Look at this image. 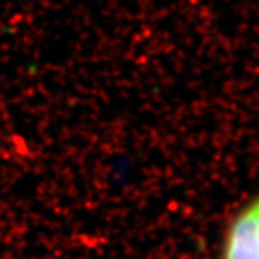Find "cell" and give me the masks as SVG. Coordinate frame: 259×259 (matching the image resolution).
I'll use <instances>...</instances> for the list:
<instances>
[{
	"label": "cell",
	"instance_id": "6da1fadb",
	"mask_svg": "<svg viewBox=\"0 0 259 259\" xmlns=\"http://www.w3.org/2000/svg\"><path fill=\"white\" fill-rule=\"evenodd\" d=\"M221 259H259V193L232 216L223 235Z\"/></svg>",
	"mask_w": 259,
	"mask_h": 259
}]
</instances>
